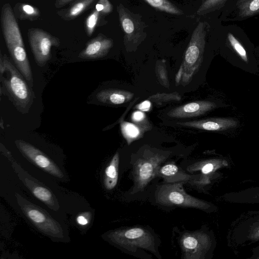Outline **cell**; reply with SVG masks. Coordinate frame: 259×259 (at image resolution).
Wrapping results in <instances>:
<instances>
[{
  "instance_id": "1",
  "label": "cell",
  "mask_w": 259,
  "mask_h": 259,
  "mask_svg": "<svg viewBox=\"0 0 259 259\" xmlns=\"http://www.w3.org/2000/svg\"><path fill=\"white\" fill-rule=\"evenodd\" d=\"M1 82L15 106L22 113L28 112L35 98L32 88L6 55L1 54Z\"/></svg>"
},
{
  "instance_id": "2",
  "label": "cell",
  "mask_w": 259,
  "mask_h": 259,
  "mask_svg": "<svg viewBox=\"0 0 259 259\" xmlns=\"http://www.w3.org/2000/svg\"><path fill=\"white\" fill-rule=\"evenodd\" d=\"M209 25L205 21H200L193 30L185 53L183 61L176 74V85L185 86L199 70L203 59L206 34Z\"/></svg>"
},
{
  "instance_id": "3",
  "label": "cell",
  "mask_w": 259,
  "mask_h": 259,
  "mask_svg": "<svg viewBox=\"0 0 259 259\" xmlns=\"http://www.w3.org/2000/svg\"><path fill=\"white\" fill-rule=\"evenodd\" d=\"M17 202L25 216L37 230L49 237L62 241L65 232L60 224L52 218L45 210L16 194Z\"/></svg>"
},
{
  "instance_id": "4",
  "label": "cell",
  "mask_w": 259,
  "mask_h": 259,
  "mask_svg": "<svg viewBox=\"0 0 259 259\" xmlns=\"http://www.w3.org/2000/svg\"><path fill=\"white\" fill-rule=\"evenodd\" d=\"M119 20L123 31V42L128 52L136 50L146 37L145 24L141 16L130 11L122 4L117 7Z\"/></svg>"
},
{
  "instance_id": "5",
  "label": "cell",
  "mask_w": 259,
  "mask_h": 259,
  "mask_svg": "<svg viewBox=\"0 0 259 259\" xmlns=\"http://www.w3.org/2000/svg\"><path fill=\"white\" fill-rule=\"evenodd\" d=\"M107 237L112 242L130 251L143 248L155 252L154 238L149 232L141 228L116 230Z\"/></svg>"
},
{
  "instance_id": "6",
  "label": "cell",
  "mask_w": 259,
  "mask_h": 259,
  "mask_svg": "<svg viewBox=\"0 0 259 259\" xmlns=\"http://www.w3.org/2000/svg\"><path fill=\"white\" fill-rule=\"evenodd\" d=\"M182 184L160 186L156 193L157 201L164 205L204 208L205 203L186 193Z\"/></svg>"
},
{
  "instance_id": "7",
  "label": "cell",
  "mask_w": 259,
  "mask_h": 259,
  "mask_svg": "<svg viewBox=\"0 0 259 259\" xmlns=\"http://www.w3.org/2000/svg\"><path fill=\"white\" fill-rule=\"evenodd\" d=\"M28 36L36 63L40 67L44 66L50 59L51 48L59 46V39L38 28L30 29Z\"/></svg>"
},
{
  "instance_id": "8",
  "label": "cell",
  "mask_w": 259,
  "mask_h": 259,
  "mask_svg": "<svg viewBox=\"0 0 259 259\" xmlns=\"http://www.w3.org/2000/svg\"><path fill=\"white\" fill-rule=\"evenodd\" d=\"M15 143L21 153L41 170L61 180L65 178V174L60 166L43 151L21 140H16Z\"/></svg>"
},
{
  "instance_id": "9",
  "label": "cell",
  "mask_w": 259,
  "mask_h": 259,
  "mask_svg": "<svg viewBox=\"0 0 259 259\" xmlns=\"http://www.w3.org/2000/svg\"><path fill=\"white\" fill-rule=\"evenodd\" d=\"M144 153L134 166V178L139 189L143 188L155 176L159 165L166 158L165 154L148 149Z\"/></svg>"
},
{
  "instance_id": "10",
  "label": "cell",
  "mask_w": 259,
  "mask_h": 259,
  "mask_svg": "<svg viewBox=\"0 0 259 259\" xmlns=\"http://www.w3.org/2000/svg\"><path fill=\"white\" fill-rule=\"evenodd\" d=\"M13 166L20 179L36 198L44 203L50 209L54 211L59 210V203L50 190L32 179L17 163L14 162Z\"/></svg>"
},
{
  "instance_id": "11",
  "label": "cell",
  "mask_w": 259,
  "mask_h": 259,
  "mask_svg": "<svg viewBox=\"0 0 259 259\" xmlns=\"http://www.w3.org/2000/svg\"><path fill=\"white\" fill-rule=\"evenodd\" d=\"M1 22L4 37L8 50L17 46L24 47L20 30L9 4L3 6Z\"/></svg>"
},
{
  "instance_id": "12",
  "label": "cell",
  "mask_w": 259,
  "mask_h": 259,
  "mask_svg": "<svg viewBox=\"0 0 259 259\" xmlns=\"http://www.w3.org/2000/svg\"><path fill=\"white\" fill-rule=\"evenodd\" d=\"M215 103L209 101H197L176 107L167 113L171 118H185L202 115L215 108Z\"/></svg>"
},
{
  "instance_id": "13",
  "label": "cell",
  "mask_w": 259,
  "mask_h": 259,
  "mask_svg": "<svg viewBox=\"0 0 259 259\" xmlns=\"http://www.w3.org/2000/svg\"><path fill=\"white\" fill-rule=\"evenodd\" d=\"M238 121L233 118H209L198 120L177 122L182 126L208 131H223L235 127Z\"/></svg>"
},
{
  "instance_id": "14",
  "label": "cell",
  "mask_w": 259,
  "mask_h": 259,
  "mask_svg": "<svg viewBox=\"0 0 259 259\" xmlns=\"http://www.w3.org/2000/svg\"><path fill=\"white\" fill-rule=\"evenodd\" d=\"M113 45L112 39L100 34L88 42L85 48L79 53L78 57L85 59L103 57L108 53Z\"/></svg>"
},
{
  "instance_id": "15",
  "label": "cell",
  "mask_w": 259,
  "mask_h": 259,
  "mask_svg": "<svg viewBox=\"0 0 259 259\" xmlns=\"http://www.w3.org/2000/svg\"><path fill=\"white\" fill-rule=\"evenodd\" d=\"M134 94L128 91L109 89L101 91L96 95L98 101L102 103L119 105L132 99Z\"/></svg>"
},
{
  "instance_id": "16",
  "label": "cell",
  "mask_w": 259,
  "mask_h": 259,
  "mask_svg": "<svg viewBox=\"0 0 259 259\" xmlns=\"http://www.w3.org/2000/svg\"><path fill=\"white\" fill-rule=\"evenodd\" d=\"M181 242L185 258H198L197 255L203 245L200 234L194 232L185 234L183 236Z\"/></svg>"
},
{
  "instance_id": "17",
  "label": "cell",
  "mask_w": 259,
  "mask_h": 259,
  "mask_svg": "<svg viewBox=\"0 0 259 259\" xmlns=\"http://www.w3.org/2000/svg\"><path fill=\"white\" fill-rule=\"evenodd\" d=\"M119 154L116 153L104 171L103 184L107 190L113 189L117 185L118 178Z\"/></svg>"
},
{
  "instance_id": "18",
  "label": "cell",
  "mask_w": 259,
  "mask_h": 259,
  "mask_svg": "<svg viewBox=\"0 0 259 259\" xmlns=\"http://www.w3.org/2000/svg\"><path fill=\"white\" fill-rule=\"evenodd\" d=\"M160 174L163 177L165 182H179L189 180L193 178L180 170L175 164L170 163L162 167L159 170Z\"/></svg>"
},
{
  "instance_id": "19",
  "label": "cell",
  "mask_w": 259,
  "mask_h": 259,
  "mask_svg": "<svg viewBox=\"0 0 259 259\" xmlns=\"http://www.w3.org/2000/svg\"><path fill=\"white\" fill-rule=\"evenodd\" d=\"M95 1L76 0L69 8L58 14L65 20H71L83 13Z\"/></svg>"
},
{
  "instance_id": "20",
  "label": "cell",
  "mask_w": 259,
  "mask_h": 259,
  "mask_svg": "<svg viewBox=\"0 0 259 259\" xmlns=\"http://www.w3.org/2000/svg\"><path fill=\"white\" fill-rule=\"evenodd\" d=\"M121 134L128 144L141 138L144 132L134 123L125 121L120 122Z\"/></svg>"
},
{
  "instance_id": "21",
  "label": "cell",
  "mask_w": 259,
  "mask_h": 259,
  "mask_svg": "<svg viewBox=\"0 0 259 259\" xmlns=\"http://www.w3.org/2000/svg\"><path fill=\"white\" fill-rule=\"evenodd\" d=\"M155 9L173 15H181L183 12L168 0H143Z\"/></svg>"
},
{
  "instance_id": "22",
  "label": "cell",
  "mask_w": 259,
  "mask_h": 259,
  "mask_svg": "<svg viewBox=\"0 0 259 259\" xmlns=\"http://www.w3.org/2000/svg\"><path fill=\"white\" fill-rule=\"evenodd\" d=\"M239 16L249 18L259 14V0H247L237 6Z\"/></svg>"
},
{
  "instance_id": "23",
  "label": "cell",
  "mask_w": 259,
  "mask_h": 259,
  "mask_svg": "<svg viewBox=\"0 0 259 259\" xmlns=\"http://www.w3.org/2000/svg\"><path fill=\"white\" fill-rule=\"evenodd\" d=\"M228 0H204L196 11V14L203 16L221 9Z\"/></svg>"
},
{
  "instance_id": "24",
  "label": "cell",
  "mask_w": 259,
  "mask_h": 259,
  "mask_svg": "<svg viewBox=\"0 0 259 259\" xmlns=\"http://www.w3.org/2000/svg\"><path fill=\"white\" fill-rule=\"evenodd\" d=\"M148 100L152 101L157 105H161L163 103L170 101H180L181 100V96L177 92L168 94L157 93L149 96Z\"/></svg>"
},
{
  "instance_id": "25",
  "label": "cell",
  "mask_w": 259,
  "mask_h": 259,
  "mask_svg": "<svg viewBox=\"0 0 259 259\" xmlns=\"http://www.w3.org/2000/svg\"><path fill=\"white\" fill-rule=\"evenodd\" d=\"M131 119L133 123L144 133L150 131L152 128L146 115L142 111L138 110L133 112L131 115Z\"/></svg>"
},
{
  "instance_id": "26",
  "label": "cell",
  "mask_w": 259,
  "mask_h": 259,
  "mask_svg": "<svg viewBox=\"0 0 259 259\" xmlns=\"http://www.w3.org/2000/svg\"><path fill=\"white\" fill-rule=\"evenodd\" d=\"M155 73L159 83L166 88L169 87L167 71L164 60L159 61L155 65Z\"/></svg>"
},
{
  "instance_id": "27",
  "label": "cell",
  "mask_w": 259,
  "mask_h": 259,
  "mask_svg": "<svg viewBox=\"0 0 259 259\" xmlns=\"http://www.w3.org/2000/svg\"><path fill=\"white\" fill-rule=\"evenodd\" d=\"M228 39L234 51L245 63L248 61L247 54L245 49L240 42L231 33H228Z\"/></svg>"
},
{
  "instance_id": "28",
  "label": "cell",
  "mask_w": 259,
  "mask_h": 259,
  "mask_svg": "<svg viewBox=\"0 0 259 259\" xmlns=\"http://www.w3.org/2000/svg\"><path fill=\"white\" fill-rule=\"evenodd\" d=\"M100 13V12L95 9L86 19L85 28L88 36H91L93 33L97 24Z\"/></svg>"
},
{
  "instance_id": "29",
  "label": "cell",
  "mask_w": 259,
  "mask_h": 259,
  "mask_svg": "<svg viewBox=\"0 0 259 259\" xmlns=\"http://www.w3.org/2000/svg\"><path fill=\"white\" fill-rule=\"evenodd\" d=\"M21 10L23 12L22 15L28 17L32 18L36 17L39 15V12L38 10L29 5L27 4H24L21 5Z\"/></svg>"
},
{
  "instance_id": "30",
  "label": "cell",
  "mask_w": 259,
  "mask_h": 259,
  "mask_svg": "<svg viewBox=\"0 0 259 259\" xmlns=\"http://www.w3.org/2000/svg\"><path fill=\"white\" fill-rule=\"evenodd\" d=\"M90 214L89 212H83L79 214L76 218V222L78 225L81 227L87 226L90 222Z\"/></svg>"
},
{
  "instance_id": "31",
  "label": "cell",
  "mask_w": 259,
  "mask_h": 259,
  "mask_svg": "<svg viewBox=\"0 0 259 259\" xmlns=\"http://www.w3.org/2000/svg\"><path fill=\"white\" fill-rule=\"evenodd\" d=\"M151 104L149 100H146L135 106V108L143 112L148 111L151 108Z\"/></svg>"
},
{
  "instance_id": "32",
  "label": "cell",
  "mask_w": 259,
  "mask_h": 259,
  "mask_svg": "<svg viewBox=\"0 0 259 259\" xmlns=\"http://www.w3.org/2000/svg\"><path fill=\"white\" fill-rule=\"evenodd\" d=\"M99 3H101L104 7V9L101 13L103 14H107L110 13L112 9V5L108 0H99Z\"/></svg>"
},
{
  "instance_id": "33",
  "label": "cell",
  "mask_w": 259,
  "mask_h": 259,
  "mask_svg": "<svg viewBox=\"0 0 259 259\" xmlns=\"http://www.w3.org/2000/svg\"><path fill=\"white\" fill-rule=\"evenodd\" d=\"M213 168V165L208 163L204 165L201 168V171L204 174H207L212 170Z\"/></svg>"
},
{
  "instance_id": "34",
  "label": "cell",
  "mask_w": 259,
  "mask_h": 259,
  "mask_svg": "<svg viewBox=\"0 0 259 259\" xmlns=\"http://www.w3.org/2000/svg\"><path fill=\"white\" fill-rule=\"evenodd\" d=\"M73 0H56L55 6L57 8H60L65 6Z\"/></svg>"
},
{
  "instance_id": "35",
  "label": "cell",
  "mask_w": 259,
  "mask_h": 259,
  "mask_svg": "<svg viewBox=\"0 0 259 259\" xmlns=\"http://www.w3.org/2000/svg\"><path fill=\"white\" fill-rule=\"evenodd\" d=\"M103 6L99 2L96 5V9L100 12L103 11Z\"/></svg>"
},
{
  "instance_id": "36",
  "label": "cell",
  "mask_w": 259,
  "mask_h": 259,
  "mask_svg": "<svg viewBox=\"0 0 259 259\" xmlns=\"http://www.w3.org/2000/svg\"><path fill=\"white\" fill-rule=\"evenodd\" d=\"M247 0H238L237 3H236V5L237 6L239 5V4H240L241 3L246 1Z\"/></svg>"
},
{
  "instance_id": "37",
  "label": "cell",
  "mask_w": 259,
  "mask_h": 259,
  "mask_svg": "<svg viewBox=\"0 0 259 259\" xmlns=\"http://www.w3.org/2000/svg\"><path fill=\"white\" fill-rule=\"evenodd\" d=\"M258 232H259V231H258Z\"/></svg>"
}]
</instances>
